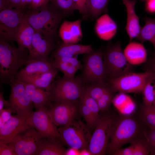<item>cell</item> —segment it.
Here are the masks:
<instances>
[{
  "instance_id": "cell-1",
  "label": "cell",
  "mask_w": 155,
  "mask_h": 155,
  "mask_svg": "<svg viewBox=\"0 0 155 155\" xmlns=\"http://www.w3.org/2000/svg\"><path fill=\"white\" fill-rule=\"evenodd\" d=\"M29 54L26 49L16 48L0 38V78L3 84H10L19 68L25 65Z\"/></svg>"
},
{
  "instance_id": "cell-2",
  "label": "cell",
  "mask_w": 155,
  "mask_h": 155,
  "mask_svg": "<svg viewBox=\"0 0 155 155\" xmlns=\"http://www.w3.org/2000/svg\"><path fill=\"white\" fill-rule=\"evenodd\" d=\"M64 16L51 3L25 13L26 17L35 31L53 38Z\"/></svg>"
},
{
  "instance_id": "cell-3",
  "label": "cell",
  "mask_w": 155,
  "mask_h": 155,
  "mask_svg": "<svg viewBox=\"0 0 155 155\" xmlns=\"http://www.w3.org/2000/svg\"><path fill=\"white\" fill-rule=\"evenodd\" d=\"M140 125L134 118L124 116L113 120L108 148L112 154L125 144L138 139Z\"/></svg>"
},
{
  "instance_id": "cell-4",
  "label": "cell",
  "mask_w": 155,
  "mask_h": 155,
  "mask_svg": "<svg viewBox=\"0 0 155 155\" xmlns=\"http://www.w3.org/2000/svg\"><path fill=\"white\" fill-rule=\"evenodd\" d=\"M85 86L80 77L59 78L53 82L49 91L51 101L75 103L80 99Z\"/></svg>"
},
{
  "instance_id": "cell-5",
  "label": "cell",
  "mask_w": 155,
  "mask_h": 155,
  "mask_svg": "<svg viewBox=\"0 0 155 155\" xmlns=\"http://www.w3.org/2000/svg\"><path fill=\"white\" fill-rule=\"evenodd\" d=\"M106 80L133 72V67L127 60L119 41L109 44L103 51Z\"/></svg>"
},
{
  "instance_id": "cell-6",
  "label": "cell",
  "mask_w": 155,
  "mask_h": 155,
  "mask_svg": "<svg viewBox=\"0 0 155 155\" xmlns=\"http://www.w3.org/2000/svg\"><path fill=\"white\" fill-rule=\"evenodd\" d=\"M88 126L75 119L58 129L60 140L71 148L79 150L88 147L91 135Z\"/></svg>"
},
{
  "instance_id": "cell-7",
  "label": "cell",
  "mask_w": 155,
  "mask_h": 155,
  "mask_svg": "<svg viewBox=\"0 0 155 155\" xmlns=\"http://www.w3.org/2000/svg\"><path fill=\"white\" fill-rule=\"evenodd\" d=\"M10 95L6 107L27 119L33 112V103L27 94L23 82L15 78L11 81Z\"/></svg>"
},
{
  "instance_id": "cell-8",
  "label": "cell",
  "mask_w": 155,
  "mask_h": 155,
  "mask_svg": "<svg viewBox=\"0 0 155 155\" xmlns=\"http://www.w3.org/2000/svg\"><path fill=\"white\" fill-rule=\"evenodd\" d=\"M85 55L81 78L84 83L86 85L107 81L102 50H93Z\"/></svg>"
},
{
  "instance_id": "cell-9",
  "label": "cell",
  "mask_w": 155,
  "mask_h": 155,
  "mask_svg": "<svg viewBox=\"0 0 155 155\" xmlns=\"http://www.w3.org/2000/svg\"><path fill=\"white\" fill-rule=\"evenodd\" d=\"M113 119L105 115L98 122L89 143L88 150L92 155H104L108 150Z\"/></svg>"
},
{
  "instance_id": "cell-10",
  "label": "cell",
  "mask_w": 155,
  "mask_h": 155,
  "mask_svg": "<svg viewBox=\"0 0 155 155\" xmlns=\"http://www.w3.org/2000/svg\"><path fill=\"white\" fill-rule=\"evenodd\" d=\"M150 73H127L117 78L107 81L113 91L121 93H142Z\"/></svg>"
},
{
  "instance_id": "cell-11",
  "label": "cell",
  "mask_w": 155,
  "mask_h": 155,
  "mask_svg": "<svg viewBox=\"0 0 155 155\" xmlns=\"http://www.w3.org/2000/svg\"><path fill=\"white\" fill-rule=\"evenodd\" d=\"M26 120L28 124L35 129L42 137L60 139L58 129L49 115L47 106L36 109Z\"/></svg>"
},
{
  "instance_id": "cell-12",
  "label": "cell",
  "mask_w": 155,
  "mask_h": 155,
  "mask_svg": "<svg viewBox=\"0 0 155 155\" xmlns=\"http://www.w3.org/2000/svg\"><path fill=\"white\" fill-rule=\"evenodd\" d=\"M42 137L35 129L31 127L18 134L7 144L17 155H36Z\"/></svg>"
},
{
  "instance_id": "cell-13",
  "label": "cell",
  "mask_w": 155,
  "mask_h": 155,
  "mask_svg": "<svg viewBox=\"0 0 155 155\" xmlns=\"http://www.w3.org/2000/svg\"><path fill=\"white\" fill-rule=\"evenodd\" d=\"M25 15L20 9L7 8L0 11V38L8 42L14 41L17 29Z\"/></svg>"
},
{
  "instance_id": "cell-14",
  "label": "cell",
  "mask_w": 155,
  "mask_h": 155,
  "mask_svg": "<svg viewBox=\"0 0 155 155\" xmlns=\"http://www.w3.org/2000/svg\"><path fill=\"white\" fill-rule=\"evenodd\" d=\"M49 115L57 126L65 125L74 119L77 108L75 103L59 102L51 103L47 107Z\"/></svg>"
},
{
  "instance_id": "cell-15",
  "label": "cell",
  "mask_w": 155,
  "mask_h": 155,
  "mask_svg": "<svg viewBox=\"0 0 155 155\" xmlns=\"http://www.w3.org/2000/svg\"><path fill=\"white\" fill-rule=\"evenodd\" d=\"M26 119L17 114L12 116L0 128V144L11 142L20 133L32 127Z\"/></svg>"
},
{
  "instance_id": "cell-16",
  "label": "cell",
  "mask_w": 155,
  "mask_h": 155,
  "mask_svg": "<svg viewBox=\"0 0 155 155\" xmlns=\"http://www.w3.org/2000/svg\"><path fill=\"white\" fill-rule=\"evenodd\" d=\"M55 47L53 38L47 37L35 31L29 58L48 59L49 55Z\"/></svg>"
},
{
  "instance_id": "cell-17",
  "label": "cell",
  "mask_w": 155,
  "mask_h": 155,
  "mask_svg": "<svg viewBox=\"0 0 155 155\" xmlns=\"http://www.w3.org/2000/svg\"><path fill=\"white\" fill-rule=\"evenodd\" d=\"M82 20L79 19L71 22L65 20L61 25L59 34L63 43L76 44L82 37L81 28Z\"/></svg>"
},
{
  "instance_id": "cell-18",
  "label": "cell",
  "mask_w": 155,
  "mask_h": 155,
  "mask_svg": "<svg viewBox=\"0 0 155 155\" xmlns=\"http://www.w3.org/2000/svg\"><path fill=\"white\" fill-rule=\"evenodd\" d=\"M25 65L17 72L15 78L39 74L57 69L54 66L52 61L44 59L29 58Z\"/></svg>"
},
{
  "instance_id": "cell-19",
  "label": "cell",
  "mask_w": 155,
  "mask_h": 155,
  "mask_svg": "<svg viewBox=\"0 0 155 155\" xmlns=\"http://www.w3.org/2000/svg\"><path fill=\"white\" fill-rule=\"evenodd\" d=\"M94 28L95 32L99 38L103 40H108L116 35L118 26L108 14H105L97 19Z\"/></svg>"
},
{
  "instance_id": "cell-20",
  "label": "cell",
  "mask_w": 155,
  "mask_h": 155,
  "mask_svg": "<svg viewBox=\"0 0 155 155\" xmlns=\"http://www.w3.org/2000/svg\"><path fill=\"white\" fill-rule=\"evenodd\" d=\"M125 5L127 13V20L125 29L130 41L138 35L141 27L139 24V18L135 11L136 0H122Z\"/></svg>"
},
{
  "instance_id": "cell-21",
  "label": "cell",
  "mask_w": 155,
  "mask_h": 155,
  "mask_svg": "<svg viewBox=\"0 0 155 155\" xmlns=\"http://www.w3.org/2000/svg\"><path fill=\"white\" fill-rule=\"evenodd\" d=\"M35 30L28 21L25 16L18 26L14 36V40L18 44V47L28 50L29 53L32 48V43Z\"/></svg>"
},
{
  "instance_id": "cell-22",
  "label": "cell",
  "mask_w": 155,
  "mask_h": 155,
  "mask_svg": "<svg viewBox=\"0 0 155 155\" xmlns=\"http://www.w3.org/2000/svg\"><path fill=\"white\" fill-rule=\"evenodd\" d=\"M59 71L56 69L42 73L15 78L22 82L32 84L49 92L51 84Z\"/></svg>"
},
{
  "instance_id": "cell-23",
  "label": "cell",
  "mask_w": 155,
  "mask_h": 155,
  "mask_svg": "<svg viewBox=\"0 0 155 155\" xmlns=\"http://www.w3.org/2000/svg\"><path fill=\"white\" fill-rule=\"evenodd\" d=\"M123 53L128 62L132 65L143 63L147 60V51L142 43L130 41Z\"/></svg>"
},
{
  "instance_id": "cell-24",
  "label": "cell",
  "mask_w": 155,
  "mask_h": 155,
  "mask_svg": "<svg viewBox=\"0 0 155 155\" xmlns=\"http://www.w3.org/2000/svg\"><path fill=\"white\" fill-rule=\"evenodd\" d=\"M23 82L26 92L36 109L44 106L48 107L51 103L50 92L32 84Z\"/></svg>"
},
{
  "instance_id": "cell-25",
  "label": "cell",
  "mask_w": 155,
  "mask_h": 155,
  "mask_svg": "<svg viewBox=\"0 0 155 155\" xmlns=\"http://www.w3.org/2000/svg\"><path fill=\"white\" fill-rule=\"evenodd\" d=\"M52 63L55 68L63 73L64 76L69 78L74 77L77 71L82 67L76 56L55 58Z\"/></svg>"
},
{
  "instance_id": "cell-26",
  "label": "cell",
  "mask_w": 155,
  "mask_h": 155,
  "mask_svg": "<svg viewBox=\"0 0 155 155\" xmlns=\"http://www.w3.org/2000/svg\"><path fill=\"white\" fill-rule=\"evenodd\" d=\"M93 51L91 46L76 44L63 43L55 51L54 58L74 57L82 54H86Z\"/></svg>"
},
{
  "instance_id": "cell-27",
  "label": "cell",
  "mask_w": 155,
  "mask_h": 155,
  "mask_svg": "<svg viewBox=\"0 0 155 155\" xmlns=\"http://www.w3.org/2000/svg\"><path fill=\"white\" fill-rule=\"evenodd\" d=\"M58 140L42 137L36 155H65L66 150Z\"/></svg>"
},
{
  "instance_id": "cell-28",
  "label": "cell",
  "mask_w": 155,
  "mask_h": 155,
  "mask_svg": "<svg viewBox=\"0 0 155 155\" xmlns=\"http://www.w3.org/2000/svg\"><path fill=\"white\" fill-rule=\"evenodd\" d=\"M143 19L145 21V25L141 27L136 39L142 43L146 41L150 42L155 51V18L146 17Z\"/></svg>"
},
{
  "instance_id": "cell-29",
  "label": "cell",
  "mask_w": 155,
  "mask_h": 155,
  "mask_svg": "<svg viewBox=\"0 0 155 155\" xmlns=\"http://www.w3.org/2000/svg\"><path fill=\"white\" fill-rule=\"evenodd\" d=\"M111 88L106 81L86 85L85 91L96 100Z\"/></svg>"
},
{
  "instance_id": "cell-30",
  "label": "cell",
  "mask_w": 155,
  "mask_h": 155,
  "mask_svg": "<svg viewBox=\"0 0 155 155\" xmlns=\"http://www.w3.org/2000/svg\"><path fill=\"white\" fill-rule=\"evenodd\" d=\"M155 84L154 79L151 75L147 79L143 88V104L147 106L153 105L155 98Z\"/></svg>"
},
{
  "instance_id": "cell-31",
  "label": "cell",
  "mask_w": 155,
  "mask_h": 155,
  "mask_svg": "<svg viewBox=\"0 0 155 155\" xmlns=\"http://www.w3.org/2000/svg\"><path fill=\"white\" fill-rule=\"evenodd\" d=\"M140 117L148 127L155 129V107L143 104L140 112Z\"/></svg>"
},
{
  "instance_id": "cell-32",
  "label": "cell",
  "mask_w": 155,
  "mask_h": 155,
  "mask_svg": "<svg viewBox=\"0 0 155 155\" xmlns=\"http://www.w3.org/2000/svg\"><path fill=\"white\" fill-rule=\"evenodd\" d=\"M89 16L95 19L104 12L107 11V5L109 0H89Z\"/></svg>"
},
{
  "instance_id": "cell-33",
  "label": "cell",
  "mask_w": 155,
  "mask_h": 155,
  "mask_svg": "<svg viewBox=\"0 0 155 155\" xmlns=\"http://www.w3.org/2000/svg\"><path fill=\"white\" fill-rule=\"evenodd\" d=\"M50 2L64 16L75 10L73 0H51Z\"/></svg>"
},
{
  "instance_id": "cell-34",
  "label": "cell",
  "mask_w": 155,
  "mask_h": 155,
  "mask_svg": "<svg viewBox=\"0 0 155 155\" xmlns=\"http://www.w3.org/2000/svg\"><path fill=\"white\" fill-rule=\"evenodd\" d=\"M82 102L92 113L96 120L98 122L100 117V111L96 100L88 95L84 90L80 98Z\"/></svg>"
},
{
  "instance_id": "cell-35",
  "label": "cell",
  "mask_w": 155,
  "mask_h": 155,
  "mask_svg": "<svg viewBox=\"0 0 155 155\" xmlns=\"http://www.w3.org/2000/svg\"><path fill=\"white\" fill-rule=\"evenodd\" d=\"M132 143L134 146L133 155L150 154V148L145 138L144 140L138 139Z\"/></svg>"
},
{
  "instance_id": "cell-36",
  "label": "cell",
  "mask_w": 155,
  "mask_h": 155,
  "mask_svg": "<svg viewBox=\"0 0 155 155\" xmlns=\"http://www.w3.org/2000/svg\"><path fill=\"white\" fill-rule=\"evenodd\" d=\"M80 109L82 115L86 123L90 128H95L98 122L93 114L85 104L80 100Z\"/></svg>"
},
{
  "instance_id": "cell-37",
  "label": "cell",
  "mask_w": 155,
  "mask_h": 155,
  "mask_svg": "<svg viewBox=\"0 0 155 155\" xmlns=\"http://www.w3.org/2000/svg\"><path fill=\"white\" fill-rule=\"evenodd\" d=\"M73 0L75 10H78L84 18H86L89 16V0Z\"/></svg>"
},
{
  "instance_id": "cell-38",
  "label": "cell",
  "mask_w": 155,
  "mask_h": 155,
  "mask_svg": "<svg viewBox=\"0 0 155 155\" xmlns=\"http://www.w3.org/2000/svg\"><path fill=\"white\" fill-rule=\"evenodd\" d=\"M143 133L145 138L149 146L150 150L155 149V129L147 127L144 130Z\"/></svg>"
},
{
  "instance_id": "cell-39",
  "label": "cell",
  "mask_w": 155,
  "mask_h": 155,
  "mask_svg": "<svg viewBox=\"0 0 155 155\" xmlns=\"http://www.w3.org/2000/svg\"><path fill=\"white\" fill-rule=\"evenodd\" d=\"M146 62L144 67L145 71L150 73L155 83V51Z\"/></svg>"
},
{
  "instance_id": "cell-40",
  "label": "cell",
  "mask_w": 155,
  "mask_h": 155,
  "mask_svg": "<svg viewBox=\"0 0 155 155\" xmlns=\"http://www.w3.org/2000/svg\"><path fill=\"white\" fill-rule=\"evenodd\" d=\"M12 111L9 108L0 111V128L12 117Z\"/></svg>"
},
{
  "instance_id": "cell-41",
  "label": "cell",
  "mask_w": 155,
  "mask_h": 155,
  "mask_svg": "<svg viewBox=\"0 0 155 155\" xmlns=\"http://www.w3.org/2000/svg\"><path fill=\"white\" fill-rule=\"evenodd\" d=\"M0 155H17L14 150L7 144H0Z\"/></svg>"
},
{
  "instance_id": "cell-42",
  "label": "cell",
  "mask_w": 155,
  "mask_h": 155,
  "mask_svg": "<svg viewBox=\"0 0 155 155\" xmlns=\"http://www.w3.org/2000/svg\"><path fill=\"white\" fill-rule=\"evenodd\" d=\"M134 146L133 143L129 146L121 148L115 151L113 154L114 155H133Z\"/></svg>"
},
{
  "instance_id": "cell-43",
  "label": "cell",
  "mask_w": 155,
  "mask_h": 155,
  "mask_svg": "<svg viewBox=\"0 0 155 155\" xmlns=\"http://www.w3.org/2000/svg\"><path fill=\"white\" fill-rule=\"evenodd\" d=\"M51 0H32L29 9L33 10L44 7Z\"/></svg>"
},
{
  "instance_id": "cell-44",
  "label": "cell",
  "mask_w": 155,
  "mask_h": 155,
  "mask_svg": "<svg viewBox=\"0 0 155 155\" xmlns=\"http://www.w3.org/2000/svg\"><path fill=\"white\" fill-rule=\"evenodd\" d=\"M145 10L150 14L155 13V0H148L145 5Z\"/></svg>"
},
{
  "instance_id": "cell-45",
  "label": "cell",
  "mask_w": 155,
  "mask_h": 155,
  "mask_svg": "<svg viewBox=\"0 0 155 155\" xmlns=\"http://www.w3.org/2000/svg\"><path fill=\"white\" fill-rule=\"evenodd\" d=\"M21 0H7L8 8L19 9Z\"/></svg>"
},
{
  "instance_id": "cell-46",
  "label": "cell",
  "mask_w": 155,
  "mask_h": 155,
  "mask_svg": "<svg viewBox=\"0 0 155 155\" xmlns=\"http://www.w3.org/2000/svg\"><path fill=\"white\" fill-rule=\"evenodd\" d=\"M32 0H21L19 9L24 11L27 8H29Z\"/></svg>"
},
{
  "instance_id": "cell-47",
  "label": "cell",
  "mask_w": 155,
  "mask_h": 155,
  "mask_svg": "<svg viewBox=\"0 0 155 155\" xmlns=\"http://www.w3.org/2000/svg\"><path fill=\"white\" fill-rule=\"evenodd\" d=\"M7 100H6L4 97L3 92L0 93V111L3 110L4 106L6 107Z\"/></svg>"
},
{
  "instance_id": "cell-48",
  "label": "cell",
  "mask_w": 155,
  "mask_h": 155,
  "mask_svg": "<svg viewBox=\"0 0 155 155\" xmlns=\"http://www.w3.org/2000/svg\"><path fill=\"white\" fill-rule=\"evenodd\" d=\"M80 150L75 148H71L66 150L65 155H80Z\"/></svg>"
},
{
  "instance_id": "cell-49",
  "label": "cell",
  "mask_w": 155,
  "mask_h": 155,
  "mask_svg": "<svg viewBox=\"0 0 155 155\" xmlns=\"http://www.w3.org/2000/svg\"><path fill=\"white\" fill-rule=\"evenodd\" d=\"M8 8L7 0H0V11Z\"/></svg>"
},
{
  "instance_id": "cell-50",
  "label": "cell",
  "mask_w": 155,
  "mask_h": 155,
  "mask_svg": "<svg viewBox=\"0 0 155 155\" xmlns=\"http://www.w3.org/2000/svg\"><path fill=\"white\" fill-rule=\"evenodd\" d=\"M90 151L86 149H84L80 150V155H92Z\"/></svg>"
},
{
  "instance_id": "cell-51",
  "label": "cell",
  "mask_w": 155,
  "mask_h": 155,
  "mask_svg": "<svg viewBox=\"0 0 155 155\" xmlns=\"http://www.w3.org/2000/svg\"><path fill=\"white\" fill-rule=\"evenodd\" d=\"M150 155H155V149L150 150Z\"/></svg>"
},
{
  "instance_id": "cell-52",
  "label": "cell",
  "mask_w": 155,
  "mask_h": 155,
  "mask_svg": "<svg viewBox=\"0 0 155 155\" xmlns=\"http://www.w3.org/2000/svg\"><path fill=\"white\" fill-rule=\"evenodd\" d=\"M155 84V83H154ZM153 105L155 107V98H154V100L153 104Z\"/></svg>"
},
{
  "instance_id": "cell-53",
  "label": "cell",
  "mask_w": 155,
  "mask_h": 155,
  "mask_svg": "<svg viewBox=\"0 0 155 155\" xmlns=\"http://www.w3.org/2000/svg\"><path fill=\"white\" fill-rule=\"evenodd\" d=\"M142 0V1H147L148 0Z\"/></svg>"
}]
</instances>
